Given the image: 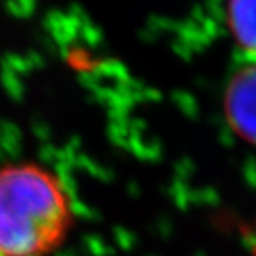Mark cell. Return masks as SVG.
Listing matches in <instances>:
<instances>
[{"label": "cell", "mask_w": 256, "mask_h": 256, "mask_svg": "<svg viewBox=\"0 0 256 256\" xmlns=\"http://www.w3.org/2000/svg\"><path fill=\"white\" fill-rule=\"evenodd\" d=\"M74 222L66 182L32 159L0 162V256H50Z\"/></svg>", "instance_id": "obj_1"}, {"label": "cell", "mask_w": 256, "mask_h": 256, "mask_svg": "<svg viewBox=\"0 0 256 256\" xmlns=\"http://www.w3.org/2000/svg\"><path fill=\"white\" fill-rule=\"evenodd\" d=\"M226 116L238 136L256 145V64L238 71L228 82Z\"/></svg>", "instance_id": "obj_2"}, {"label": "cell", "mask_w": 256, "mask_h": 256, "mask_svg": "<svg viewBox=\"0 0 256 256\" xmlns=\"http://www.w3.org/2000/svg\"><path fill=\"white\" fill-rule=\"evenodd\" d=\"M227 20L236 45L256 60V0H230Z\"/></svg>", "instance_id": "obj_3"}]
</instances>
